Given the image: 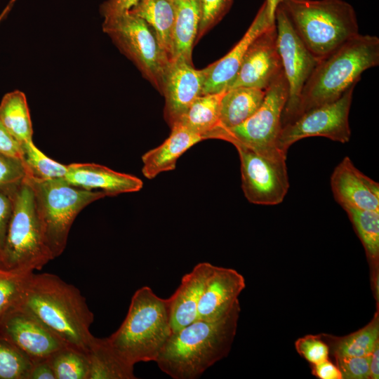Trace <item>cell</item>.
Wrapping results in <instances>:
<instances>
[{
    "label": "cell",
    "instance_id": "obj_1",
    "mask_svg": "<svg viewBox=\"0 0 379 379\" xmlns=\"http://www.w3.org/2000/svg\"><path fill=\"white\" fill-rule=\"evenodd\" d=\"M19 307L69 346L88 351L95 338L90 331L94 315L76 286L53 274L33 272Z\"/></svg>",
    "mask_w": 379,
    "mask_h": 379
},
{
    "label": "cell",
    "instance_id": "obj_2",
    "mask_svg": "<svg viewBox=\"0 0 379 379\" xmlns=\"http://www.w3.org/2000/svg\"><path fill=\"white\" fill-rule=\"evenodd\" d=\"M240 310L239 302L219 319H197L172 331L155 361L159 368L173 379H195L201 376L229 354Z\"/></svg>",
    "mask_w": 379,
    "mask_h": 379
},
{
    "label": "cell",
    "instance_id": "obj_3",
    "mask_svg": "<svg viewBox=\"0 0 379 379\" xmlns=\"http://www.w3.org/2000/svg\"><path fill=\"white\" fill-rule=\"evenodd\" d=\"M378 65V37L359 34L349 39L319 61L303 86L295 119L338 100L364 71Z\"/></svg>",
    "mask_w": 379,
    "mask_h": 379
},
{
    "label": "cell",
    "instance_id": "obj_4",
    "mask_svg": "<svg viewBox=\"0 0 379 379\" xmlns=\"http://www.w3.org/2000/svg\"><path fill=\"white\" fill-rule=\"evenodd\" d=\"M171 333L169 298L159 297L145 286L135 292L124 321L107 338L114 351L134 366L155 361Z\"/></svg>",
    "mask_w": 379,
    "mask_h": 379
},
{
    "label": "cell",
    "instance_id": "obj_5",
    "mask_svg": "<svg viewBox=\"0 0 379 379\" xmlns=\"http://www.w3.org/2000/svg\"><path fill=\"white\" fill-rule=\"evenodd\" d=\"M295 32L307 48L321 60L358 35L354 8L343 0H281Z\"/></svg>",
    "mask_w": 379,
    "mask_h": 379
},
{
    "label": "cell",
    "instance_id": "obj_6",
    "mask_svg": "<svg viewBox=\"0 0 379 379\" xmlns=\"http://www.w3.org/2000/svg\"><path fill=\"white\" fill-rule=\"evenodd\" d=\"M25 180L32 190L44 239L55 259L65 251L78 214L91 203L107 195L102 191L74 187L64 178L42 180L27 174Z\"/></svg>",
    "mask_w": 379,
    "mask_h": 379
},
{
    "label": "cell",
    "instance_id": "obj_7",
    "mask_svg": "<svg viewBox=\"0 0 379 379\" xmlns=\"http://www.w3.org/2000/svg\"><path fill=\"white\" fill-rule=\"evenodd\" d=\"M13 212L0 255V270L29 274L53 258L35 211L33 192L24 180L13 195Z\"/></svg>",
    "mask_w": 379,
    "mask_h": 379
},
{
    "label": "cell",
    "instance_id": "obj_8",
    "mask_svg": "<svg viewBox=\"0 0 379 379\" xmlns=\"http://www.w3.org/2000/svg\"><path fill=\"white\" fill-rule=\"evenodd\" d=\"M288 95V86L283 71L265 90L262 105L251 117L230 128H216L207 134L206 139L223 140L267 154L286 152L279 149V140Z\"/></svg>",
    "mask_w": 379,
    "mask_h": 379
},
{
    "label": "cell",
    "instance_id": "obj_9",
    "mask_svg": "<svg viewBox=\"0 0 379 379\" xmlns=\"http://www.w3.org/2000/svg\"><path fill=\"white\" fill-rule=\"evenodd\" d=\"M102 30L161 93L170 60L145 21L127 11L104 18Z\"/></svg>",
    "mask_w": 379,
    "mask_h": 379
},
{
    "label": "cell",
    "instance_id": "obj_10",
    "mask_svg": "<svg viewBox=\"0 0 379 379\" xmlns=\"http://www.w3.org/2000/svg\"><path fill=\"white\" fill-rule=\"evenodd\" d=\"M234 146L240 159L241 187L247 200L265 206L281 203L289 188L287 153L267 154L241 145Z\"/></svg>",
    "mask_w": 379,
    "mask_h": 379
},
{
    "label": "cell",
    "instance_id": "obj_11",
    "mask_svg": "<svg viewBox=\"0 0 379 379\" xmlns=\"http://www.w3.org/2000/svg\"><path fill=\"white\" fill-rule=\"evenodd\" d=\"M275 22L277 48L288 86V99L281 116L283 127L295 119L303 86L320 60L305 46L279 5Z\"/></svg>",
    "mask_w": 379,
    "mask_h": 379
},
{
    "label": "cell",
    "instance_id": "obj_12",
    "mask_svg": "<svg viewBox=\"0 0 379 379\" xmlns=\"http://www.w3.org/2000/svg\"><path fill=\"white\" fill-rule=\"evenodd\" d=\"M355 86H350L338 100L311 109L284 126L279 140V149L287 152L295 142L314 136L341 143L349 142V113Z\"/></svg>",
    "mask_w": 379,
    "mask_h": 379
},
{
    "label": "cell",
    "instance_id": "obj_13",
    "mask_svg": "<svg viewBox=\"0 0 379 379\" xmlns=\"http://www.w3.org/2000/svg\"><path fill=\"white\" fill-rule=\"evenodd\" d=\"M282 72L275 22L249 45L237 76L227 90L244 86L265 91Z\"/></svg>",
    "mask_w": 379,
    "mask_h": 379
},
{
    "label": "cell",
    "instance_id": "obj_14",
    "mask_svg": "<svg viewBox=\"0 0 379 379\" xmlns=\"http://www.w3.org/2000/svg\"><path fill=\"white\" fill-rule=\"evenodd\" d=\"M0 335L15 344L33 361L48 359L53 353L68 345L19 306L0 322Z\"/></svg>",
    "mask_w": 379,
    "mask_h": 379
},
{
    "label": "cell",
    "instance_id": "obj_15",
    "mask_svg": "<svg viewBox=\"0 0 379 379\" xmlns=\"http://www.w3.org/2000/svg\"><path fill=\"white\" fill-rule=\"evenodd\" d=\"M204 69H197L182 60L170 61L164 74L161 93L165 98L164 117L171 126L192 102L202 95Z\"/></svg>",
    "mask_w": 379,
    "mask_h": 379
},
{
    "label": "cell",
    "instance_id": "obj_16",
    "mask_svg": "<svg viewBox=\"0 0 379 379\" xmlns=\"http://www.w3.org/2000/svg\"><path fill=\"white\" fill-rule=\"evenodd\" d=\"M244 277L237 270L213 265L204 286L197 319L215 321L225 316L239 302Z\"/></svg>",
    "mask_w": 379,
    "mask_h": 379
},
{
    "label": "cell",
    "instance_id": "obj_17",
    "mask_svg": "<svg viewBox=\"0 0 379 379\" xmlns=\"http://www.w3.org/2000/svg\"><path fill=\"white\" fill-rule=\"evenodd\" d=\"M333 197L340 206L360 210L379 211V185L345 157L331 176Z\"/></svg>",
    "mask_w": 379,
    "mask_h": 379
},
{
    "label": "cell",
    "instance_id": "obj_18",
    "mask_svg": "<svg viewBox=\"0 0 379 379\" xmlns=\"http://www.w3.org/2000/svg\"><path fill=\"white\" fill-rule=\"evenodd\" d=\"M272 24L274 23L270 21L264 1L240 41L223 58L204 68L202 95L218 93L227 90L237 76L249 45Z\"/></svg>",
    "mask_w": 379,
    "mask_h": 379
},
{
    "label": "cell",
    "instance_id": "obj_19",
    "mask_svg": "<svg viewBox=\"0 0 379 379\" xmlns=\"http://www.w3.org/2000/svg\"><path fill=\"white\" fill-rule=\"evenodd\" d=\"M64 179L74 187L90 191H102L107 196L138 192L143 186L142 181L135 176L89 163L67 165Z\"/></svg>",
    "mask_w": 379,
    "mask_h": 379
},
{
    "label": "cell",
    "instance_id": "obj_20",
    "mask_svg": "<svg viewBox=\"0 0 379 379\" xmlns=\"http://www.w3.org/2000/svg\"><path fill=\"white\" fill-rule=\"evenodd\" d=\"M213 267L200 262L181 279L180 286L169 297L172 331H178L197 319L198 305L206 279Z\"/></svg>",
    "mask_w": 379,
    "mask_h": 379
},
{
    "label": "cell",
    "instance_id": "obj_21",
    "mask_svg": "<svg viewBox=\"0 0 379 379\" xmlns=\"http://www.w3.org/2000/svg\"><path fill=\"white\" fill-rule=\"evenodd\" d=\"M171 133L163 143L146 152L142 157V172L147 179H153L162 172L175 168L180 157L191 147L204 140L201 135L174 124Z\"/></svg>",
    "mask_w": 379,
    "mask_h": 379
},
{
    "label": "cell",
    "instance_id": "obj_22",
    "mask_svg": "<svg viewBox=\"0 0 379 379\" xmlns=\"http://www.w3.org/2000/svg\"><path fill=\"white\" fill-rule=\"evenodd\" d=\"M175 20L171 36V60L192 62L200 22L199 0H175Z\"/></svg>",
    "mask_w": 379,
    "mask_h": 379
},
{
    "label": "cell",
    "instance_id": "obj_23",
    "mask_svg": "<svg viewBox=\"0 0 379 379\" xmlns=\"http://www.w3.org/2000/svg\"><path fill=\"white\" fill-rule=\"evenodd\" d=\"M265 95V91L255 88L241 86L227 90L220 101L217 128H230L246 121L260 108Z\"/></svg>",
    "mask_w": 379,
    "mask_h": 379
},
{
    "label": "cell",
    "instance_id": "obj_24",
    "mask_svg": "<svg viewBox=\"0 0 379 379\" xmlns=\"http://www.w3.org/2000/svg\"><path fill=\"white\" fill-rule=\"evenodd\" d=\"M128 11L142 18L150 27L171 60L175 0H138Z\"/></svg>",
    "mask_w": 379,
    "mask_h": 379
},
{
    "label": "cell",
    "instance_id": "obj_25",
    "mask_svg": "<svg viewBox=\"0 0 379 379\" xmlns=\"http://www.w3.org/2000/svg\"><path fill=\"white\" fill-rule=\"evenodd\" d=\"M88 379H134V366L124 361L111 347L107 338L95 337L86 353Z\"/></svg>",
    "mask_w": 379,
    "mask_h": 379
},
{
    "label": "cell",
    "instance_id": "obj_26",
    "mask_svg": "<svg viewBox=\"0 0 379 379\" xmlns=\"http://www.w3.org/2000/svg\"><path fill=\"white\" fill-rule=\"evenodd\" d=\"M225 91L197 98L173 125L178 124L206 140L219 125L220 101Z\"/></svg>",
    "mask_w": 379,
    "mask_h": 379
},
{
    "label": "cell",
    "instance_id": "obj_27",
    "mask_svg": "<svg viewBox=\"0 0 379 379\" xmlns=\"http://www.w3.org/2000/svg\"><path fill=\"white\" fill-rule=\"evenodd\" d=\"M0 121L20 145L32 140V120L26 96L22 91H14L2 98Z\"/></svg>",
    "mask_w": 379,
    "mask_h": 379
},
{
    "label": "cell",
    "instance_id": "obj_28",
    "mask_svg": "<svg viewBox=\"0 0 379 379\" xmlns=\"http://www.w3.org/2000/svg\"><path fill=\"white\" fill-rule=\"evenodd\" d=\"M335 358L370 355L379 343V316L377 312L372 320L363 328L347 335L326 337Z\"/></svg>",
    "mask_w": 379,
    "mask_h": 379
},
{
    "label": "cell",
    "instance_id": "obj_29",
    "mask_svg": "<svg viewBox=\"0 0 379 379\" xmlns=\"http://www.w3.org/2000/svg\"><path fill=\"white\" fill-rule=\"evenodd\" d=\"M356 230L371 263L376 267L379 258V211L344 209Z\"/></svg>",
    "mask_w": 379,
    "mask_h": 379
},
{
    "label": "cell",
    "instance_id": "obj_30",
    "mask_svg": "<svg viewBox=\"0 0 379 379\" xmlns=\"http://www.w3.org/2000/svg\"><path fill=\"white\" fill-rule=\"evenodd\" d=\"M48 359L56 379H88V356L79 349L67 345L53 353Z\"/></svg>",
    "mask_w": 379,
    "mask_h": 379
},
{
    "label": "cell",
    "instance_id": "obj_31",
    "mask_svg": "<svg viewBox=\"0 0 379 379\" xmlns=\"http://www.w3.org/2000/svg\"><path fill=\"white\" fill-rule=\"evenodd\" d=\"M26 173L42 180L64 178L67 165L51 159L30 140L20 145Z\"/></svg>",
    "mask_w": 379,
    "mask_h": 379
},
{
    "label": "cell",
    "instance_id": "obj_32",
    "mask_svg": "<svg viewBox=\"0 0 379 379\" xmlns=\"http://www.w3.org/2000/svg\"><path fill=\"white\" fill-rule=\"evenodd\" d=\"M32 359L0 335V379H29Z\"/></svg>",
    "mask_w": 379,
    "mask_h": 379
},
{
    "label": "cell",
    "instance_id": "obj_33",
    "mask_svg": "<svg viewBox=\"0 0 379 379\" xmlns=\"http://www.w3.org/2000/svg\"><path fill=\"white\" fill-rule=\"evenodd\" d=\"M31 274L0 270V322L19 306Z\"/></svg>",
    "mask_w": 379,
    "mask_h": 379
},
{
    "label": "cell",
    "instance_id": "obj_34",
    "mask_svg": "<svg viewBox=\"0 0 379 379\" xmlns=\"http://www.w3.org/2000/svg\"><path fill=\"white\" fill-rule=\"evenodd\" d=\"M22 159L0 152V190L13 197L26 177Z\"/></svg>",
    "mask_w": 379,
    "mask_h": 379
},
{
    "label": "cell",
    "instance_id": "obj_35",
    "mask_svg": "<svg viewBox=\"0 0 379 379\" xmlns=\"http://www.w3.org/2000/svg\"><path fill=\"white\" fill-rule=\"evenodd\" d=\"M233 0H199L200 22L196 41L215 26L230 10Z\"/></svg>",
    "mask_w": 379,
    "mask_h": 379
},
{
    "label": "cell",
    "instance_id": "obj_36",
    "mask_svg": "<svg viewBox=\"0 0 379 379\" xmlns=\"http://www.w3.org/2000/svg\"><path fill=\"white\" fill-rule=\"evenodd\" d=\"M296 351L312 365L327 360L329 346L320 335H307L295 343Z\"/></svg>",
    "mask_w": 379,
    "mask_h": 379
},
{
    "label": "cell",
    "instance_id": "obj_37",
    "mask_svg": "<svg viewBox=\"0 0 379 379\" xmlns=\"http://www.w3.org/2000/svg\"><path fill=\"white\" fill-rule=\"evenodd\" d=\"M343 378H370V355L362 357H341L335 358Z\"/></svg>",
    "mask_w": 379,
    "mask_h": 379
},
{
    "label": "cell",
    "instance_id": "obj_38",
    "mask_svg": "<svg viewBox=\"0 0 379 379\" xmlns=\"http://www.w3.org/2000/svg\"><path fill=\"white\" fill-rule=\"evenodd\" d=\"M13 212V197L0 190V255Z\"/></svg>",
    "mask_w": 379,
    "mask_h": 379
},
{
    "label": "cell",
    "instance_id": "obj_39",
    "mask_svg": "<svg viewBox=\"0 0 379 379\" xmlns=\"http://www.w3.org/2000/svg\"><path fill=\"white\" fill-rule=\"evenodd\" d=\"M138 0H107L100 7V14L104 18L128 11Z\"/></svg>",
    "mask_w": 379,
    "mask_h": 379
},
{
    "label": "cell",
    "instance_id": "obj_40",
    "mask_svg": "<svg viewBox=\"0 0 379 379\" xmlns=\"http://www.w3.org/2000/svg\"><path fill=\"white\" fill-rule=\"evenodd\" d=\"M0 152L22 160L20 145L4 127L0 121Z\"/></svg>",
    "mask_w": 379,
    "mask_h": 379
},
{
    "label": "cell",
    "instance_id": "obj_41",
    "mask_svg": "<svg viewBox=\"0 0 379 379\" xmlns=\"http://www.w3.org/2000/svg\"><path fill=\"white\" fill-rule=\"evenodd\" d=\"M313 374L320 379H342L339 368L328 359L313 365Z\"/></svg>",
    "mask_w": 379,
    "mask_h": 379
},
{
    "label": "cell",
    "instance_id": "obj_42",
    "mask_svg": "<svg viewBox=\"0 0 379 379\" xmlns=\"http://www.w3.org/2000/svg\"><path fill=\"white\" fill-rule=\"evenodd\" d=\"M29 379H56L48 359L34 361Z\"/></svg>",
    "mask_w": 379,
    "mask_h": 379
},
{
    "label": "cell",
    "instance_id": "obj_43",
    "mask_svg": "<svg viewBox=\"0 0 379 379\" xmlns=\"http://www.w3.org/2000/svg\"><path fill=\"white\" fill-rule=\"evenodd\" d=\"M379 378V343L370 354V378Z\"/></svg>",
    "mask_w": 379,
    "mask_h": 379
},
{
    "label": "cell",
    "instance_id": "obj_44",
    "mask_svg": "<svg viewBox=\"0 0 379 379\" xmlns=\"http://www.w3.org/2000/svg\"><path fill=\"white\" fill-rule=\"evenodd\" d=\"M281 0H265L266 8L271 23L275 22V13Z\"/></svg>",
    "mask_w": 379,
    "mask_h": 379
}]
</instances>
